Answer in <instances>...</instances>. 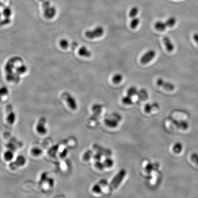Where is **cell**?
Returning <instances> with one entry per match:
<instances>
[{
	"instance_id": "cell-1",
	"label": "cell",
	"mask_w": 198,
	"mask_h": 198,
	"mask_svg": "<svg viewBox=\"0 0 198 198\" xmlns=\"http://www.w3.org/2000/svg\"><path fill=\"white\" fill-rule=\"evenodd\" d=\"M126 172L125 170H121L119 173L112 179L111 182L108 186V190L109 192H111L113 190L116 189L123 181V179L126 176Z\"/></svg>"
},
{
	"instance_id": "cell-2",
	"label": "cell",
	"mask_w": 198,
	"mask_h": 198,
	"mask_svg": "<svg viewBox=\"0 0 198 198\" xmlns=\"http://www.w3.org/2000/svg\"><path fill=\"white\" fill-rule=\"evenodd\" d=\"M42 6L44 9V14L45 18L50 19L54 17L56 13V9L55 7L50 6L49 1L44 0L43 1Z\"/></svg>"
},
{
	"instance_id": "cell-3",
	"label": "cell",
	"mask_w": 198,
	"mask_h": 198,
	"mask_svg": "<svg viewBox=\"0 0 198 198\" xmlns=\"http://www.w3.org/2000/svg\"><path fill=\"white\" fill-rule=\"evenodd\" d=\"M104 33V28L99 26L94 28L93 30L86 31L85 33V35L88 39H93L100 37L103 35Z\"/></svg>"
},
{
	"instance_id": "cell-4",
	"label": "cell",
	"mask_w": 198,
	"mask_h": 198,
	"mask_svg": "<svg viewBox=\"0 0 198 198\" xmlns=\"http://www.w3.org/2000/svg\"><path fill=\"white\" fill-rule=\"evenodd\" d=\"M156 84L159 87L163 88L166 91H172L175 89V86L174 84L167 82L161 78L157 79L156 80Z\"/></svg>"
},
{
	"instance_id": "cell-5",
	"label": "cell",
	"mask_w": 198,
	"mask_h": 198,
	"mask_svg": "<svg viewBox=\"0 0 198 198\" xmlns=\"http://www.w3.org/2000/svg\"><path fill=\"white\" fill-rule=\"evenodd\" d=\"M6 122L9 124H13L16 121V116L15 113L13 110V107L11 105L7 106L6 108Z\"/></svg>"
},
{
	"instance_id": "cell-6",
	"label": "cell",
	"mask_w": 198,
	"mask_h": 198,
	"mask_svg": "<svg viewBox=\"0 0 198 198\" xmlns=\"http://www.w3.org/2000/svg\"><path fill=\"white\" fill-rule=\"evenodd\" d=\"M26 160L23 155H19L16 158V160L13 162L9 164V167L11 169L15 170L19 167L24 166L26 163Z\"/></svg>"
},
{
	"instance_id": "cell-7",
	"label": "cell",
	"mask_w": 198,
	"mask_h": 198,
	"mask_svg": "<svg viewBox=\"0 0 198 198\" xmlns=\"http://www.w3.org/2000/svg\"><path fill=\"white\" fill-rule=\"evenodd\" d=\"M156 56V52L153 49L150 50L144 54L141 58V62L142 64H146L152 61Z\"/></svg>"
},
{
	"instance_id": "cell-8",
	"label": "cell",
	"mask_w": 198,
	"mask_h": 198,
	"mask_svg": "<svg viewBox=\"0 0 198 198\" xmlns=\"http://www.w3.org/2000/svg\"><path fill=\"white\" fill-rule=\"evenodd\" d=\"M46 121L45 118L41 117L38 121L36 126V130L37 132L41 135H44L47 133V130L45 126Z\"/></svg>"
},
{
	"instance_id": "cell-9",
	"label": "cell",
	"mask_w": 198,
	"mask_h": 198,
	"mask_svg": "<svg viewBox=\"0 0 198 198\" xmlns=\"http://www.w3.org/2000/svg\"><path fill=\"white\" fill-rule=\"evenodd\" d=\"M63 95L69 107L72 110H76L77 108V104L75 98L67 93H66Z\"/></svg>"
},
{
	"instance_id": "cell-10",
	"label": "cell",
	"mask_w": 198,
	"mask_h": 198,
	"mask_svg": "<svg viewBox=\"0 0 198 198\" xmlns=\"http://www.w3.org/2000/svg\"><path fill=\"white\" fill-rule=\"evenodd\" d=\"M163 41L167 51L168 53H172L175 50V45L170 38L167 36H165L163 38Z\"/></svg>"
},
{
	"instance_id": "cell-11",
	"label": "cell",
	"mask_w": 198,
	"mask_h": 198,
	"mask_svg": "<svg viewBox=\"0 0 198 198\" xmlns=\"http://www.w3.org/2000/svg\"><path fill=\"white\" fill-rule=\"evenodd\" d=\"M106 185H107L106 181L105 180H102L100 181L98 183H97V185H95L93 187L92 189L93 192L97 193V194L101 193L102 191V188L105 186Z\"/></svg>"
},
{
	"instance_id": "cell-12",
	"label": "cell",
	"mask_w": 198,
	"mask_h": 198,
	"mask_svg": "<svg viewBox=\"0 0 198 198\" xmlns=\"http://www.w3.org/2000/svg\"><path fill=\"white\" fill-rule=\"evenodd\" d=\"M78 53L80 56L86 57H89L91 56V53L90 50H89L85 46H81L79 49Z\"/></svg>"
},
{
	"instance_id": "cell-13",
	"label": "cell",
	"mask_w": 198,
	"mask_h": 198,
	"mask_svg": "<svg viewBox=\"0 0 198 198\" xmlns=\"http://www.w3.org/2000/svg\"><path fill=\"white\" fill-rule=\"evenodd\" d=\"M155 28L157 31L162 32L165 31L167 27L165 22L159 21L155 23Z\"/></svg>"
},
{
	"instance_id": "cell-14",
	"label": "cell",
	"mask_w": 198,
	"mask_h": 198,
	"mask_svg": "<svg viewBox=\"0 0 198 198\" xmlns=\"http://www.w3.org/2000/svg\"><path fill=\"white\" fill-rule=\"evenodd\" d=\"M94 149L96 150V151L98 152L99 154H102L103 152V154H104V155H106V156L110 155L111 154V152L109 150H106V149H104V148H102V147H101V146L97 145H94Z\"/></svg>"
},
{
	"instance_id": "cell-15",
	"label": "cell",
	"mask_w": 198,
	"mask_h": 198,
	"mask_svg": "<svg viewBox=\"0 0 198 198\" xmlns=\"http://www.w3.org/2000/svg\"><path fill=\"white\" fill-rule=\"evenodd\" d=\"M165 23L167 28H172L177 23V19L175 17H171L166 20Z\"/></svg>"
},
{
	"instance_id": "cell-16",
	"label": "cell",
	"mask_w": 198,
	"mask_h": 198,
	"mask_svg": "<svg viewBox=\"0 0 198 198\" xmlns=\"http://www.w3.org/2000/svg\"><path fill=\"white\" fill-rule=\"evenodd\" d=\"M117 121H119L117 120L111 119H106L105 120V122L106 125L109 127L111 128H115L116 127L117 125Z\"/></svg>"
},
{
	"instance_id": "cell-17",
	"label": "cell",
	"mask_w": 198,
	"mask_h": 198,
	"mask_svg": "<svg viewBox=\"0 0 198 198\" xmlns=\"http://www.w3.org/2000/svg\"><path fill=\"white\" fill-rule=\"evenodd\" d=\"M123 76L120 73H117L112 77V81L114 84H119L122 82Z\"/></svg>"
},
{
	"instance_id": "cell-18",
	"label": "cell",
	"mask_w": 198,
	"mask_h": 198,
	"mask_svg": "<svg viewBox=\"0 0 198 198\" xmlns=\"http://www.w3.org/2000/svg\"><path fill=\"white\" fill-rule=\"evenodd\" d=\"M13 158V153L10 150H7L4 154V158L6 161H10Z\"/></svg>"
},
{
	"instance_id": "cell-19",
	"label": "cell",
	"mask_w": 198,
	"mask_h": 198,
	"mask_svg": "<svg viewBox=\"0 0 198 198\" xmlns=\"http://www.w3.org/2000/svg\"><path fill=\"white\" fill-rule=\"evenodd\" d=\"M138 90L136 87L134 86H132L128 89L127 90V94L128 95H129L130 97H133L134 95L138 94Z\"/></svg>"
},
{
	"instance_id": "cell-20",
	"label": "cell",
	"mask_w": 198,
	"mask_h": 198,
	"mask_svg": "<svg viewBox=\"0 0 198 198\" xmlns=\"http://www.w3.org/2000/svg\"><path fill=\"white\" fill-rule=\"evenodd\" d=\"M158 105L156 104V103H154V104H152V105H150V104L148 103V104H146L145 106V111L147 113H150V112H151V111H152V108L153 107L158 108Z\"/></svg>"
},
{
	"instance_id": "cell-21",
	"label": "cell",
	"mask_w": 198,
	"mask_h": 198,
	"mask_svg": "<svg viewBox=\"0 0 198 198\" xmlns=\"http://www.w3.org/2000/svg\"><path fill=\"white\" fill-rule=\"evenodd\" d=\"M138 13V9L137 6H133L132 7L129 12V17L131 18H135Z\"/></svg>"
},
{
	"instance_id": "cell-22",
	"label": "cell",
	"mask_w": 198,
	"mask_h": 198,
	"mask_svg": "<svg viewBox=\"0 0 198 198\" xmlns=\"http://www.w3.org/2000/svg\"><path fill=\"white\" fill-rule=\"evenodd\" d=\"M139 18H134L132 19L130 23V27L133 29H135L137 27L139 23Z\"/></svg>"
},
{
	"instance_id": "cell-23",
	"label": "cell",
	"mask_w": 198,
	"mask_h": 198,
	"mask_svg": "<svg viewBox=\"0 0 198 198\" xmlns=\"http://www.w3.org/2000/svg\"><path fill=\"white\" fill-rule=\"evenodd\" d=\"M60 46L62 47V48L63 49H66L68 48L69 46V42L67 39H62L60 40L59 42Z\"/></svg>"
},
{
	"instance_id": "cell-24",
	"label": "cell",
	"mask_w": 198,
	"mask_h": 198,
	"mask_svg": "<svg viewBox=\"0 0 198 198\" xmlns=\"http://www.w3.org/2000/svg\"><path fill=\"white\" fill-rule=\"evenodd\" d=\"M102 106L100 104H95L92 107L93 111L94 112V113L100 115L101 111Z\"/></svg>"
},
{
	"instance_id": "cell-25",
	"label": "cell",
	"mask_w": 198,
	"mask_h": 198,
	"mask_svg": "<svg viewBox=\"0 0 198 198\" xmlns=\"http://www.w3.org/2000/svg\"><path fill=\"white\" fill-rule=\"evenodd\" d=\"M123 102L126 105H131L133 104V100L131 97L129 95H127L126 97H124L123 98Z\"/></svg>"
},
{
	"instance_id": "cell-26",
	"label": "cell",
	"mask_w": 198,
	"mask_h": 198,
	"mask_svg": "<svg viewBox=\"0 0 198 198\" xmlns=\"http://www.w3.org/2000/svg\"><path fill=\"white\" fill-rule=\"evenodd\" d=\"M42 150L40 149V148L38 147H35V148H33L31 150V153L33 155H35V156H38L41 155L42 153Z\"/></svg>"
},
{
	"instance_id": "cell-27",
	"label": "cell",
	"mask_w": 198,
	"mask_h": 198,
	"mask_svg": "<svg viewBox=\"0 0 198 198\" xmlns=\"http://www.w3.org/2000/svg\"><path fill=\"white\" fill-rule=\"evenodd\" d=\"M93 152L91 150H88L85 152L83 155V159L85 161L89 160L92 156Z\"/></svg>"
},
{
	"instance_id": "cell-28",
	"label": "cell",
	"mask_w": 198,
	"mask_h": 198,
	"mask_svg": "<svg viewBox=\"0 0 198 198\" xmlns=\"http://www.w3.org/2000/svg\"><path fill=\"white\" fill-rule=\"evenodd\" d=\"M182 145L179 143H177V144H176L174 145V147H173V150L176 153H179L182 151Z\"/></svg>"
},
{
	"instance_id": "cell-29",
	"label": "cell",
	"mask_w": 198,
	"mask_h": 198,
	"mask_svg": "<svg viewBox=\"0 0 198 198\" xmlns=\"http://www.w3.org/2000/svg\"><path fill=\"white\" fill-rule=\"evenodd\" d=\"M139 98L142 99V100H146V99L148 98V94H147L146 91H145V90H142L140 92V95H139Z\"/></svg>"
},
{
	"instance_id": "cell-30",
	"label": "cell",
	"mask_w": 198,
	"mask_h": 198,
	"mask_svg": "<svg viewBox=\"0 0 198 198\" xmlns=\"http://www.w3.org/2000/svg\"><path fill=\"white\" fill-rule=\"evenodd\" d=\"M105 167H110L113 165V161L110 159H107L105 160L104 163H103Z\"/></svg>"
},
{
	"instance_id": "cell-31",
	"label": "cell",
	"mask_w": 198,
	"mask_h": 198,
	"mask_svg": "<svg viewBox=\"0 0 198 198\" xmlns=\"http://www.w3.org/2000/svg\"><path fill=\"white\" fill-rule=\"evenodd\" d=\"M7 93H8V91L5 88H1V89H0V99L2 97H5L7 94Z\"/></svg>"
},
{
	"instance_id": "cell-32",
	"label": "cell",
	"mask_w": 198,
	"mask_h": 198,
	"mask_svg": "<svg viewBox=\"0 0 198 198\" xmlns=\"http://www.w3.org/2000/svg\"><path fill=\"white\" fill-rule=\"evenodd\" d=\"M95 166L99 170H103L105 167L104 164L100 163V161H97L96 163L95 164Z\"/></svg>"
},
{
	"instance_id": "cell-33",
	"label": "cell",
	"mask_w": 198,
	"mask_h": 198,
	"mask_svg": "<svg viewBox=\"0 0 198 198\" xmlns=\"http://www.w3.org/2000/svg\"><path fill=\"white\" fill-rule=\"evenodd\" d=\"M192 160L194 163L198 164V155L197 154H194L192 155Z\"/></svg>"
},
{
	"instance_id": "cell-34",
	"label": "cell",
	"mask_w": 198,
	"mask_h": 198,
	"mask_svg": "<svg viewBox=\"0 0 198 198\" xmlns=\"http://www.w3.org/2000/svg\"><path fill=\"white\" fill-rule=\"evenodd\" d=\"M193 39L194 41L196 43L197 46H198V33H196L193 35Z\"/></svg>"
},
{
	"instance_id": "cell-35",
	"label": "cell",
	"mask_w": 198,
	"mask_h": 198,
	"mask_svg": "<svg viewBox=\"0 0 198 198\" xmlns=\"http://www.w3.org/2000/svg\"><path fill=\"white\" fill-rule=\"evenodd\" d=\"M94 159L96 160H100L101 159V156L100 155V154L98 153V154H97V155H95L94 156Z\"/></svg>"
},
{
	"instance_id": "cell-36",
	"label": "cell",
	"mask_w": 198,
	"mask_h": 198,
	"mask_svg": "<svg viewBox=\"0 0 198 198\" xmlns=\"http://www.w3.org/2000/svg\"><path fill=\"white\" fill-rule=\"evenodd\" d=\"M3 13H4V15L5 16H8L9 15L10 13V11L9 9H6V10L3 12Z\"/></svg>"
},
{
	"instance_id": "cell-37",
	"label": "cell",
	"mask_w": 198,
	"mask_h": 198,
	"mask_svg": "<svg viewBox=\"0 0 198 198\" xmlns=\"http://www.w3.org/2000/svg\"><path fill=\"white\" fill-rule=\"evenodd\" d=\"M40 1H44V0H39Z\"/></svg>"
}]
</instances>
